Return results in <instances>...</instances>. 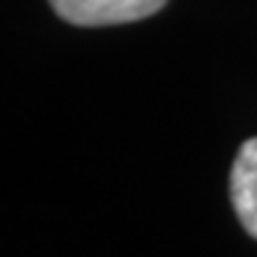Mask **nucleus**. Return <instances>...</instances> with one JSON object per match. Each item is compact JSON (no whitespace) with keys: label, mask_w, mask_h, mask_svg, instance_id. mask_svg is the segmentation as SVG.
Here are the masks:
<instances>
[{"label":"nucleus","mask_w":257,"mask_h":257,"mask_svg":"<svg viewBox=\"0 0 257 257\" xmlns=\"http://www.w3.org/2000/svg\"><path fill=\"white\" fill-rule=\"evenodd\" d=\"M50 6L68 24L110 27L153 16L166 6V0H50Z\"/></svg>","instance_id":"1"},{"label":"nucleus","mask_w":257,"mask_h":257,"mask_svg":"<svg viewBox=\"0 0 257 257\" xmlns=\"http://www.w3.org/2000/svg\"><path fill=\"white\" fill-rule=\"evenodd\" d=\"M228 192L239 223L249 236L257 239V137L241 145L231 168Z\"/></svg>","instance_id":"2"}]
</instances>
